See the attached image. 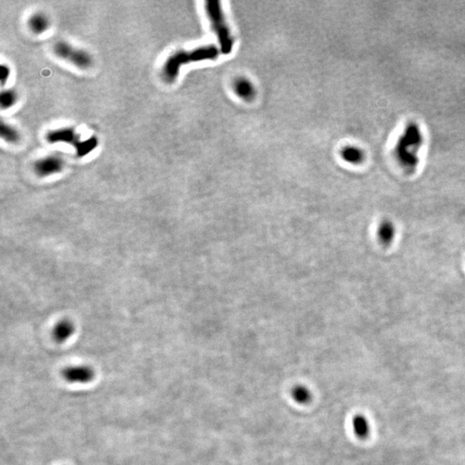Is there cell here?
<instances>
[{
	"instance_id": "cell-7",
	"label": "cell",
	"mask_w": 465,
	"mask_h": 465,
	"mask_svg": "<svg viewBox=\"0 0 465 465\" xmlns=\"http://www.w3.org/2000/svg\"><path fill=\"white\" fill-rule=\"evenodd\" d=\"M62 374L70 383H88L94 377L93 371L88 366L68 367L64 370Z\"/></svg>"
},
{
	"instance_id": "cell-3",
	"label": "cell",
	"mask_w": 465,
	"mask_h": 465,
	"mask_svg": "<svg viewBox=\"0 0 465 465\" xmlns=\"http://www.w3.org/2000/svg\"><path fill=\"white\" fill-rule=\"evenodd\" d=\"M53 50L57 57L69 61L79 68H88L92 64V58L89 53L75 47L66 41H57L54 45Z\"/></svg>"
},
{
	"instance_id": "cell-5",
	"label": "cell",
	"mask_w": 465,
	"mask_h": 465,
	"mask_svg": "<svg viewBox=\"0 0 465 465\" xmlns=\"http://www.w3.org/2000/svg\"><path fill=\"white\" fill-rule=\"evenodd\" d=\"M46 140L50 143L72 144L75 145L80 140V135L72 128H61L58 130H50L46 134Z\"/></svg>"
},
{
	"instance_id": "cell-11",
	"label": "cell",
	"mask_w": 465,
	"mask_h": 465,
	"mask_svg": "<svg viewBox=\"0 0 465 465\" xmlns=\"http://www.w3.org/2000/svg\"><path fill=\"white\" fill-rule=\"evenodd\" d=\"M352 428L353 432L358 438L364 439L370 435L371 427L369 421L363 415H357L353 418L352 421Z\"/></svg>"
},
{
	"instance_id": "cell-14",
	"label": "cell",
	"mask_w": 465,
	"mask_h": 465,
	"mask_svg": "<svg viewBox=\"0 0 465 465\" xmlns=\"http://www.w3.org/2000/svg\"><path fill=\"white\" fill-rule=\"evenodd\" d=\"M17 91L13 89H4L0 94V106L2 110H6L12 107L17 103Z\"/></svg>"
},
{
	"instance_id": "cell-15",
	"label": "cell",
	"mask_w": 465,
	"mask_h": 465,
	"mask_svg": "<svg viewBox=\"0 0 465 465\" xmlns=\"http://www.w3.org/2000/svg\"><path fill=\"white\" fill-rule=\"evenodd\" d=\"M342 158L347 162L358 164L363 160V154L360 149L354 146H347L341 152Z\"/></svg>"
},
{
	"instance_id": "cell-4",
	"label": "cell",
	"mask_w": 465,
	"mask_h": 465,
	"mask_svg": "<svg viewBox=\"0 0 465 465\" xmlns=\"http://www.w3.org/2000/svg\"><path fill=\"white\" fill-rule=\"evenodd\" d=\"M63 158L57 154L47 155L34 163V171L39 177L52 176L62 171L64 168Z\"/></svg>"
},
{
	"instance_id": "cell-2",
	"label": "cell",
	"mask_w": 465,
	"mask_h": 465,
	"mask_svg": "<svg viewBox=\"0 0 465 465\" xmlns=\"http://www.w3.org/2000/svg\"><path fill=\"white\" fill-rule=\"evenodd\" d=\"M205 10L209 17L213 30L217 36L221 52L223 55H229L234 47V40L227 25L223 9L219 1L209 0L205 3Z\"/></svg>"
},
{
	"instance_id": "cell-17",
	"label": "cell",
	"mask_w": 465,
	"mask_h": 465,
	"mask_svg": "<svg viewBox=\"0 0 465 465\" xmlns=\"http://www.w3.org/2000/svg\"><path fill=\"white\" fill-rule=\"evenodd\" d=\"M10 75H11V69H10V67L6 64H2L1 67H0V81H1L2 86H4L7 82V80L10 78Z\"/></svg>"
},
{
	"instance_id": "cell-10",
	"label": "cell",
	"mask_w": 465,
	"mask_h": 465,
	"mask_svg": "<svg viewBox=\"0 0 465 465\" xmlns=\"http://www.w3.org/2000/svg\"><path fill=\"white\" fill-rule=\"evenodd\" d=\"M234 91L238 94L239 97L243 100H253L255 96V89L253 87V84L247 79H238L234 82Z\"/></svg>"
},
{
	"instance_id": "cell-8",
	"label": "cell",
	"mask_w": 465,
	"mask_h": 465,
	"mask_svg": "<svg viewBox=\"0 0 465 465\" xmlns=\"http://www.w3.org/2000/svg\"><path fill=\"white\" fill-rule=\"evenodd\" d=\"M75 332V326L74 322L68 319L61 320L56 323L53 329V337L55 341L63 343L72 337Z\"/></svg>"
},
{
	"instance_id": "cell-6",
	"label": "cell",
	"mask_w": 465,
	"mask_h": 465,
	"mask_svg": "<svg viewBox=\"0 0 465 465\" xmlns=\"http://www.w3.org/2000/svg\"><path fill=\"white\" fill-rule=\"evenodd\" d=\"M397 231V226L393 221L385 218L378 223L376 230V235L381 245L388 247L396 239Z\"/></svg>"
},
{
	"instance_id": "cell-9",
	"label": "cell",
	"mask_w": 465,
	"mask_h": 465,
	"mask_svg": "<svg viewBox=\"0 0 465 465\" xmlns=\"http://www.w3.org/2000/svg\"><path fill=\"white\" fill-rule=\"evenodd\" d=\"M29 28L34 34L39 35V34L44 33L45 31L48 30L50 28V19L47 18L45 14L37 12L34 13L32 16L30 17L28 21Z\"/></svg>"
},
{
	"instance_id": "cell-16",
	"label": "cell",
	"mask_w": 465,
	"mask_h": 465,
	"mask_svg": "<svg viewBox=\"0 0 465 465\" xmlns=\"http://www.w3.org/2000/svg\"><path fill=\"white\" fill-rule=\"evenodd\" d=\"M292 397L300 404H305L311 399V394L304 386H296L292 390Z\"/></svg>"
},
{
	"instance_id": "cell-12",
	"label": "cell",
	"mask_w": 465,
	"mask_h": 465,
	"mask_svg": "<svg viewBox=\"0 0 465 465\" xmlns=\"http://www.w3.org/2000/svg\"><path fill=\"white\" fill-rule=\"evenodd\" d=\"M97 145H99V140L96 136H91L86 140H80L75 146L78 157L86 156L87 154L93 151Z\"/></svg>"
},
{
	"instance_id": "cell-13",
	"label": "cell",
	"mask_w": 465,
	"mask_h": 465,
	"mask_svg": "<svg viewBox=\"0 0 465 465\" xmlns=\"http://www.w3.org/2000/svg\"><path fill=\"white\" fill-rule=\"evenodd\" d=\"M0 135L9 143H16L20 140V134L17 129L3 121L0 125Z\"/></svg>"
},
{
	"instance_id": "cell-1",
	"label": "cell",
	"mask_w": 465,
	"mask_h": 465,
	"mask_svg": "<svg viewBox=\"0 0 465 465\" xmlns=\"http://www.w3.org/2000/svg\"><path fill=\"white\" fill-rule=\"evenodd\" d=\"M218 55L219 51L213 45L197 47L190 51H179L165 61L162 68L163 77L167 82H174L179 76L182 66L190 62L215 60Z\"/></svg>"
}]
</instances>
